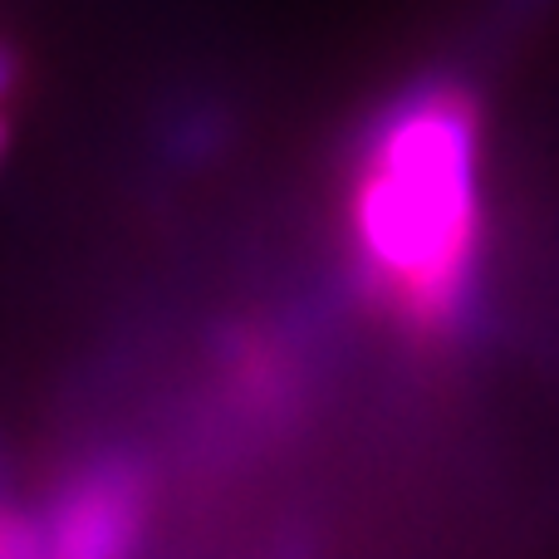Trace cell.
<instances>
[{
	"label": "cell",
	"instance_id": "obj_1",
	"mask_svg": "<svg viewBox=\"0 0 559 559\" xmlns=\"http://www.w3.org/2000/svg\"><path fill=\"white\" fill-rule=\"evenodd\" d=\"M348 216L388 314L427 344L466 334L486 265L476 98L427 84L388 108L364 147Z\"/></svg>",
	"mask_w": 559,
	"mask_h": 559
},
{
	"label": "cell",
	"instance_id": "obj_2",
	"mask_svg": "<svg viewBox=\"0 0 559 559\" xmlns=\"http://www.w3.org/2000/svg\"><path fill=\"white\" fill-rule=\"evenodd\" d=\"M147 506V476L133 456H94L74 466L39 515L45 559H138Z\"/></svg>",
	"mask_w": 559,
	"mask_h": 559
},
{
	"label": "cell",
	"instance_id": "obj_3",
	"mask_svg": "<svg viewBox=\"0 0 559 559\" xmlns=\"http://www.w3.org/2000/svg\"><path fill=\"white\" fill-rule=\"evenodd\" d=\"M15 74H20L15 55H10V49H0V104H5V94L15 88Z\"/></svg>",
	"mask_w": 559,
	"mask_h": 559
},
{
	"label": "cell",
	"instance_id": "obj_4",
	"mask_svg": "<svg viewBox=\"0 0 559 559\" xmlns=\"http://www.w3.org/2000/svg\"><path fill=\"white\" fill-rule=\"evenodd\" d=\"M5 153H10V128H5V118H0V163H5Z\"/></svg>",
	"mask_w": 559,
	"mask_h": 559
}]
</instances>
